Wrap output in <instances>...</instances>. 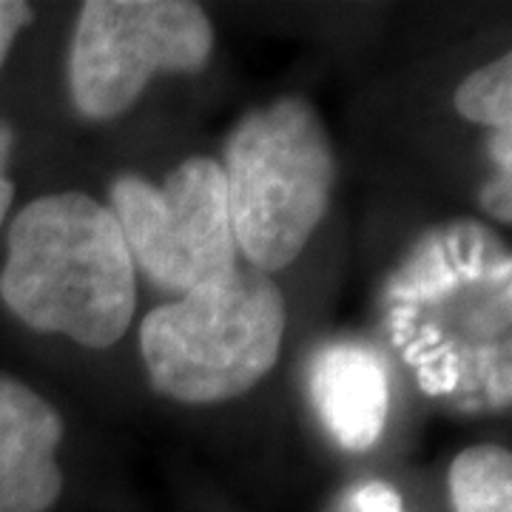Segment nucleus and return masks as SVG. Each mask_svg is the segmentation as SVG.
I'll use <instances>...</instances> for the list:
<instances>
[{
  "label": "nucleus",
  "instance_id": "obj_2",
  "mask_svg": "<svg viewBox=\"0 0 512 512\" xmlns=\"http://www.w3.org/2000/svg\"><path fill=\"white\" fill-rule=\"evenodd\" d=\"M0 299L37 333L94 350L120 342L137 308V274L109 205L83 191L29 202L9 225Z\"/></svg>",
  "mask_w": 512,
  "mask_h": 512
},
{
  "label": "nucleus",
  "instance_id": "obj_3",
  "mask_svg": "<svg viewBox=\"0 0 512 512\" xmlns=\"http://www.w3.org/2000/svg\"><path fill=\"white\" fill-rule=\"evenodd\" d=\"M225 197L237 251L274 274L299 259L328 214L336 151L308 100L279 97L248 111L225 140Z\"/></svg>",
  "mask_w": 512,
  "mask_h": 512
},
{
  "label": "nucleus",
  "instance_id": "obj_13",
  "mask_svg": "<svg viewBox=\"0 0 512 512\" xmlns=\"http://www.w3.org/2000/svg\"><path fill=\"white\" fill-rule=\"evenodd\" d=\"M12 151H15V128L6 120H0V228H3V222L12 211V202H15V183L9 177Z\"/></svg>",
  "mask_w": 512,
  "mask_h": 512
},
{
  "label": "nucleus",
  "instance_id": "obj_10",
  "mask_svg": "<svg viewBox=\"0 0 512 512\" xmlns=\"http://www.w3.org/2000/svg\"><path fill=\"white\" fill-rule=\"evenodd\" d=\"M456 111L493 134H512V57L501 55L473 72L453 94Z\"/></svg>",
  "mask_w": 512,
  "mask_h": 512
},
{
  "label": "nucleus",
  "instance_id": "obj_8",
  "mask_svg": "<svg viewBox=\"0 0 512 512\" xmlns=\"http://www.w3.org/2000/svg\"><path fill=\"white\" fill-rule=\"evenodd\" d=\"M313 410L333 441L365 453L382 439L390 416V370L379 350L339 339L313 353L308 370Z\"/></svg>",
  "mask_w": 512,
  "mask_h": 512
},
{
  "label": "nucleus",
  "instance_id": "obj_5",
  "mask_svg": "<svg viewBox=\"0 0 512 512\" xmlns=\"http://www.w3.org/2000/svg\"><path fill=\"white\" fill-rule=\"evenodd\" d=\"M214 26L191 0H89L69 49V94L89 120L126 114L163 72H200Z\"/></svg>",
  "mask_w": 512,
  "mask_h": 512
},
{
  "label": "nucleus",
  "instance_id": "obj_1",
  "mask_svg": "<svg viewBox=\"0 0 512 512\" xmlns=\"http://www.w3.org/2000/svg\"><path fill=\"white\" fill-rule=\"evenodd\" d=\"M382 325L427 399L461 413L512 402V259L493 228L444 222L382 288Z\"/></svg>",
  "mask_w": 512,
  "mask_h": 512
},
{
  "label": "nucleus",
  "instance_id": "obj_12",
  "mask_svg": "<svg viewBox=\"0 0 512 512\" xmlns=\"http://www.w3.org/2000/svg\"><path fill=\"white\" fill-rule=\"evenodd\" d=\"M35 20V12L29 3L20 0H0V66L6 63V57L12 52L18 35Z\"/></svg>",
  "mask_w": 512,
  "mask_h": 512
},
{
  "label": "nucleus",
  "instance_id": "obj_4",
  "mask_svg": "<svg viewBox=\"0 0 512 512\" xmlns=\"http://www.w3.org/2000/svg\"><path fill=\"white\" fill-rule=\"evenodd\" d=\"M285 322V299L274 279L237 265L148 313L140 350L151 384L168 399L231 402L274 370Z\"/></svg>",
  "mask_w": 512,
  "mask_h": 512
},
{
  "label": "nucleus",
  "instance_id": "obj_9",
  "mask_svg": "<svg viewBox=\"0 0 512 512\" xmlns=\"http://www.w3.org/2000/svg\"><path fill=\"white\" fill-rule=\"evenodd\" d=\"M456 512H512V456L501 444H473L450 464Z\"/></svg>",
  "mask_w": 512,
  "mask_h": 512
},
{
  "label": "nucleus",
  "instance_id": "obj_11",
  "mask_svg": "<svg viewBox=\"0 0 512 512\" xmlns=\"http://www.w3.org/2000/svg\"><path fill=\"white\" fill-rule=\"evenodd\" d=\"M342 512H404L402 495L384 481H367L345 495Z\"/></svg>",
  "mask_w": 512,
  "mask_h": 512
},
{
  "label": "nucleus",
  "instance_id": "obj_7",
  "mask_svg": "<svg viewBox=\"0 0 512 512\" xmlns=\"http://www.w3.org/2000/svg\"><path fill=\"white\" fill-rule=\"evenodd\" d=\"M66 421L49 399L0 373V512H49L63 493Z\"/></svg>",
  "mask_w": 512,
  "mask_h": 512
},
{
  "label": "nucleus",
  "instance_id": "obj_6",
  "mask_svg": "<svg viewBox=\"0 0 512 512\" xmlns=\"http://www.w3.org/2000/svg\"><path fill=\"white\" fill-rule=\"evenodd\" d=\"M109 211L134 268L165 291L188 293L237 268L225 177L214 157H188L163 185L137 174L117 177Z\"/></svg>",
  "mask_w": 512,
  "mask_h": 512
}]
</instances>
